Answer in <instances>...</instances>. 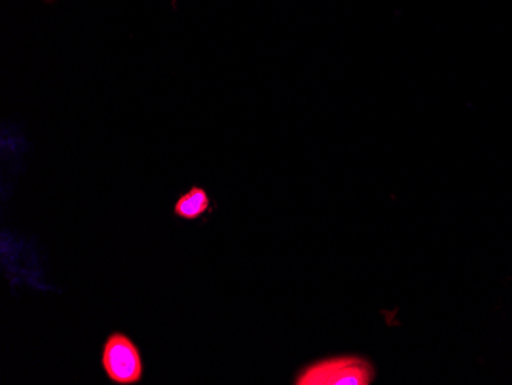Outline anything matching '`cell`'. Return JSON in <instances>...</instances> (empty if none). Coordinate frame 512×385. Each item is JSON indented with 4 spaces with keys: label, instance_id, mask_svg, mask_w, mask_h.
Returning a JSON list of instances; mask_svg holds the SVG:
<instances>
[{
    "label": "cell",
    "instance_id": "6da1fadb",
    "mask_svg": "<svg viewBox=\"0 0 512 385\" xmlns=\"http://www.w3.org/2000/svg\"><path fill=\"white\" fill-rule=\"evenodd\" d=\"M375 367L362 356L342 355L319 359L301 369L296 385H368L375 379Z\"/></svg>",
    "mask_w": 512,
    "mask_h": 385
},
{
    "label": "cell",
    "instance_id": "7a4b0ae2",
    "mask_svg": "<svg viewBox=\"0 0 512 385\" xmlns=\"http://www.w3.org/2000/svg\"><path fill=\"white\" fill-rule=\"evenodd\" d=\"M102 367L106 378L117 385L138 384L145 375L140 349L122 332L112 333L103 344Z\"/></svg>",
    "mask_w": 512,
    "mask_h": 385
},
{
    "label": "cell",
    "instance_id": "3957f363",
    "mask_svg": "<svg viewBox=\"0 0 512 385\" xmlns=\"http://www.w3.org/2000/svg\"><path fill=\"white\" fill-rule=\"evenodd\" d=\"M212 211L211 197L206 189L192 186L186 194L180 195L175 201L174 215L180 220L197 221Z\"/></svg>",
    "mask_w": 512,
    "mask_h": 385
}]
</instances>
